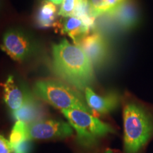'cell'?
Segmentation results:
<instances>
[{"label":"cell","instance_id":"cell-1","mask_svg":"<svg viewBox=\"0 0 153 153\" xmlns=\"http://www.w3.org/2000/svg\"><path fill=\"white\" fill-rule=\"evenodd\" d=\"M53 66L56 73L79 90H85L94 80L92 63L76 45L62 40L53 48Z\"/></svg>","mask_w":153,"mask_h":153},{"label":"cell","instance_id":"cell-2","mask_svg":"<svg viewBox=\"0 0 153 153\" xmlns=\"http://www.w3.org/2000/svg\"><path fill=\"white\" fill-rule=\"evenodd\" d=\"M124 153H138L153 135L152 112L141 101L130 99L123 106Z\"/></svg>","mask_w":153,"mask_h":153},{"label":"cell","instance_id":"cell-3","mask_svg":"<svg viewBox=\"0 0 153 153\" xmlns=\"http://www.w3.org/2000/svg\"><path fill=\"white\" fill-rule=\"evenodd\" d=\"M34 92L40 99L61 110L81 109L92 114L79 93L69 86L53 80H42L36 84Z\"/></svg>","mask_w":153,"mask_h":153},{"label":"cell","instance_id":"cell-4","mask_svg":"<svg viewBox=\"0 0 153 153\" xmlns=\"http://www.w3.org/2000/svg\"><path fill=\"white\" fill-rule=\"evenodd\" d=\"M62 113L77 134L78 143L83 147H92L101 137L115 131L111 126L93 116L90 112L72 108Z\"/></svg>","mask_w":153,"mask_h":153},{"label":"cell","instance_id":"cell-5","mask_svg":"<svg viewBox=\"0 0 153 153\" xmlns=\"http://www.w3.org/2000/svg\"><path fill=\"white\" fill-rule=\"evenodd\" d=\"M1 48L14 60L22 61L32 54L34 45L26 32L19 28H10L4 34Z\"/></svg>","mask_w":153,"mask_h":153},{"label":"cell","instance_id":"cell-6","mask_svg":"<svg viewBox=\"0 0 153 153\" xmlns=\"http://www.w3.org/2000/svg\"><path fill=\"white\" fill-rule=\"evenodd\" d=\"M28 133L30 140L65 138L72 135L73 128L62 120L42 119L28 125Z\"/></svg>","mask_w":153,"mask_h":153},{"label":"cell","instance_id":"cell-7","mask_svg":"<svg viewBox=\"0 0 153 153\" xmlns=\"http://www.w3.org/2000/svg\"><path fill=\"white\" fill-rule=\"evenodd\" d=\"M85 100L87 106L91 111L103 115L114 110L119 102V98L116 94H108L105 96H99L96 94L90 87L85 90Z\"/></svg>","mask_w":153,"mask_h":153},{"label":"cell","instance_id":"cell-8","mask_svg":"<svg viewBox=\"0 0 153 153\" xmlns=\"http://www.w3.org/2000/svg\"><path fill=\"white\" fill-rule=\"evenodd\" d=\"M76 45L81 48L92 64L100 63L106 57V43L99 33L87 35Z\"/></svg>","mask_w":153,"mask_h":153},{"label":"cell","instance_id":"cell-9","mask_svg":"<svg viewBox=\"0 0 153 153\" xmlns=\"http://www.w3.org/2000/svg\"><path fill=\"white\" fill-rule=\"evenodd\" d=\"M14 119L22 121L27 125L44 119L45 111L42 105L29 94L24 105L18 110L12 112Z\"/></svg>","mask_w":153,"mask_h":153},{"label":"cell","instance_id":"cell-10","mask_svg":"<svg viewBox=\"0 0 153 153\" xmlns=\"http://www.w3.org/2000/svg\"><path fill=\"white\" fill-rule=\"evenodd\" d=\"M3 89L4 100L11 112L19 109L30 94V93L23 91L16 85L14 76L11 75H9L3 84Z\"/></svg>","mask_w":153,"mask_h":153},{"label":"cell","instance_id":"cell-11","mask_svg":"<svg viewBox=\"0 0 153 153\" xmlns=\"http://www.w3.org/2000/svg\"><path fill=\"white\" fill-rule=\"evenodd\" d=\"M90 28L83 21L75 16L67 18L62 26V30L73 40L75 45L88 35Z\"/></svg>","mask_w":153,"mask_h":153},{"label":"cell","instance_id":"cell-12","mask_svg":"<svg viewBox=\"0 0 153 153\" xmlns=\"http://www.w3.org/2000/svg\"><path fill=\"white\" fill-rule=\"evenodd\" d=\"M56 12L57 8L54 4L49 1H44L38 11V26L42 28H49L55 26Z\"/></svg>","mask_w":153,"mask_h":153},{"label":"cell","instance_id":"cell-13","mask_svg":"<svg viewBox=\"0 0 153 153\" xmlns=\"http://www.w3.org/2000/svg\"><path fill=\"white\" fill-rule=\"evenodd\" d=\"M111 13L116 15L118 22L125 27H128L135 22V9L131 4L126 3V1Z\"/></svg>","mask_w":153,"mask_h":153},{"label":"cell","instance_id":"cell-14","mask_svg":"<svg viewBox=\"0 0 153 153\" xmlns=\"http://www.w3.org/2000/svg\"><path fill=\"white\" fill-rule=\"evenodd\" d=\"M28 140H29L28 125L24 122L17 120L13 126L9 135V143L11 147Z\"/></svg>","mask_w":153,"mask_h":153},{"label":"cell","instance_id":"cell-15","mask_svg":"<svg viewBox=\"0 0 153 153\" xmlns=\"http://www.w3.org/2000/svg\"><path fill=\"white\" fill-rule=\"evenodd\" d=\"M72 16L80 19L89 28L92 27L94 19L91 15L89 0H80Z\"/></svg>","mask_w":153,"mask_h":153},{"label":"cell","instance_id":"cell-16","mask_svg":"<svg viewBox=\"0 0 153 153\" xmlns=\"http://www.w3.org/2000/svg\"><path fill=\"white\" fill-rule=\"evenodd\" d=\"M89 2L91 15L94 19L105 13H109V9L105 0H89Z\"/></svg>","mask_w":153,"mask_h":153},{"label":"cell","instance_id":"cell-17","mask_svg":"<svg viewBox=\"0 0 153 153\" xmlns=\"http://www.w3.org/2000/svg\"><path fill=\"white\" fill-rule=\"evenodd\" d=\"M80 0H63L58 14L68 18L72 16Z\"/></svg>","mask_w":153,"mask_h":153},{"label":"cell","instance_id":"cell-18","mask_svg":"<svg viewBox=\"0 0 153 153\" xmlns=\"http://www.w3.org/2000/svg\"><path fill=\"white\" fill-rule=\"evenodd\" d=\"M11 148H12L13 153H30L33 148L32 140H28L15 145Z\"/></svg>","mask_w":153,"mask_h":153},{"label":"cell","instance_id":"cell-19","mask_svg":"<svg viewBox=\"0 0 153 153\" xmlns=\"http://www.w3.org/2000/svg\"><path fill=\"white\" fill-rule=\"evenodd\" d=\"M0 153H13L9 141L1 135H0Z\"/></svg>","mask_w":153,"mask_h":153},{"label":"cell","instance_id":"cell-20","mask_svg":"<svg viewBox=\"0 0 153 153\" xmlns=\"http://www.w3.org/2000/svg\"><path fill=\"white\" fill-rule=\"evenodd\" d=\"M126 0H105L107 6L109 9V13H111L118 7H120L122 4H123Z\"/></svg>","mask_w":153,"mask_h":153},{"label":"cell","instance_id":"cell-21","mask_svg":"<svg viewBox=\"0 0 153 153\" xmlns=\"http://www.w3.org/2000/svg\"><path fill=\"white\" fill-rule=\"evenodd\" d=\"M49 1H51V2H52L53 4H62L63 0H48Z\"/></svg>","mask_w":153,"mask_h":153}]
</instances>
